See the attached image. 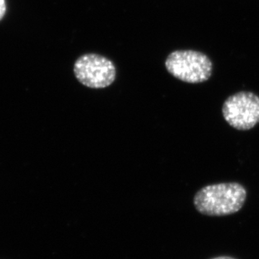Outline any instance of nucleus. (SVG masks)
<instances>
[{
    "label": "nucleus",
    "mask_w": 259,
    "mask_h": 259,
    "mask_svg": "<svg viewBox=\"0 0 259 259\" xmlns=\"http://www.w3.org/2000/svg\"><path fill=\"white\" fill-rule=\"evenodd\" d=\"M244 186L237 182L213 184L199 190L194 196L196 210L207 217H224L239 211L247 200Z\"/></svg>",
    "instance_id": "nucleus-1"
},
{
    "label": "nucleus",
    "mask_w": 259,
    "mask_h": 259,
    "mask_svg": "<svg viewBox=\"0 0 259 259\" xmlns=\"http://www.w3.org/2000/svg\"><path fill=\"white\" fill-rule=\"evenodd\" d=\"M172 76L188 83L207 81L212 73V62L206 55L196 51H176L165 61Z\"/></svg>",
    "instance_id": "nucleus-2"
},
{
    "label": "nucleus",
    "mask_w": 259,
    "mask_h": 259,
    "mask_svg": "<svg viewBox=\"0 0 259 259\" xmlns=\"http://www.w3.org/2000/svg\"><path fill=\"white\" fill-rule=\"evenodd\" d=\"M223 115L235 130L247 131L259 123V97L250 92H240L224 102Z\"/></svg>",
    "instance_id": "nucleus-3"
},
{
    "label": "nucleus",
    "mask_w": 259,
    "mask_h": 259,
    "mask_svg": "<svg viewBox=\"0 0 259 259\" xmlns=\"http://www.w3.org/2000/svg\"><path fill=\"white\" fill-rule=\"evenodd\" d=\"M74 73L81 84L88 88H105L113 83L116 68L113 62L97 54H87L77 59Z\"/></svg>",
    "instance_id": "nucleus-4"
},
{
    "label": "nucleus",
    "mask_w": 259,
    "mask_h": 259,
    "mask_svg": "<svg viewBox=\"0 0 259 259\" xmlns=\"http://www.w3.org/2000/svg\"><path fill=\"white\" fill-rule=\"evenodd\" d=\"M6 13V2L5 0H0V20H2Z\"/></svg>",
    "instance_id": "nucleus-5"
},
{
    "label": "nucleus",
    "mask_w": 259,
    "mask_h": 259,
    "mask_svg": "<svg viewBox=\"0 0 259 259\" xmlns=\"http://www.w3.org/2000/svg\"><path fill=\"white\" fill-rule=\"evenodd\" d=\"M211 259H236L234 257H229V256H221V257H214Z\"/></svg>",
    "instance_id": "nucleus-6"
}]
</instances>
